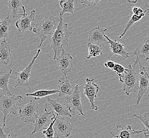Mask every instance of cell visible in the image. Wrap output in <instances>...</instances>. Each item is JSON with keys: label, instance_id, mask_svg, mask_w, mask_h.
<instances>
[{"label": "cell", "instance_id": "6da1fadb", "mask_svg": "<svg viewBox=\"0 0 149 138\" xmlns=\"http://www.w3.org/2000/svg\"><path fill=\"white\" fill-rule=\"evenodd\" d=\"M60 18L58 26L53 36L49 39L51 48L54 52V60L61 54L63 46L69 45V38L72 34V32L68 28V24L64 22L62 17H60Z\"/></svg>", "mask_w": 149, "mask_h": 138}, {"label": "cell", "instance_id": "7a4b0ae2", "mask_svg": "<svg viewBox=\"0 0 149 138\" xmlns=\"http://www.w3.org/2000/svg\"><path fill=\"white\" fill-rule=\"evenodd\" d=\"M60 18L54 16L45 17L39 23L35 24L33 32L36 33L37 38L40 39V43L38 47L40 48L47 39H49L58 26Z\"/></svg>", "mask_w": 149, "mask_h": 138}, {"label": "cell", "instance_id": "3957f363", "mask_svg": "<svg viewBox=\"0 0 149 138\" xmlns=\"http://www.w3.org/2000/svg\"><path fill=\"white\" fill-rule=\"evenodd\" d=\"M23 99L21 95H8L2 92L0 95V111L3 114V127L6 126L7 117L10 114L15 115L17 109H19L17 104L20 103Z\"/></svg>", "mask_w": 149, "mask_h": 138}, {"label": "cell", "instance_id": "277c9868", "mask_svg": "<svg viewBox=\"0 0 149 138\" xmlns=\"http://www.w3.org/2000/svg\"><path fill=\"white\" fill-rule=\"evenodd\" d=\"M119 81L123 84V90L126 96L135 93L139 90V77L135 69L130 64L123 75L119 78Z\"/></svg>", "mask_w": 149, "mask_h": 138}, {"label": "cell", "instance_id": "5b68a950", "mask_svg": "<svg viewBox=\"0 0 149 138\" xmlns=\"http://www.w3.org/2000/svg\"><path fill=\"white\" fill-rule=\"evenodd\" d=\"M44 111L49 115H56L59 117L72 116L65 102L59 99H52L49 97H46Z\"/></svg>", "mask_w": 149, "mask_h": 138}, {"label": "cell", "instance_id": "8992f818", "mask_svg": "<svg viewBox=\"0 0 149 138\" xmlns=\"http://www.w3.org/2000/svg\"><path fill=\"white\" fill-rule=\"evenodd\" d=\"M35 51L37 52L36 55L33 57V60L26 69H24L21 72H15L13 73H12V75L15 77L14 79L15 82V85L14 86V88L19 87H27L29 90H31L29 84V79L31 76V71L33 68V65L42 51L40 49H38L37 51Z\"/></svg>", "mask_w": 149, "mask_h": 138}, {"label": "cell", "instance_id": "52a82bcc", "mask_svg": "<svg viewBox=\"0 0 149 138\" xmlns=\"http://www.w3.org/2000/svg\"><path fill=\"white\" fill-rule=\"evenodd\" d=\"M38 105L35 101L31 100L19 109V115L22 123H34L38 116Z\"/></svg>", "mask_w": 149, "mask_h": 138}, {"label": "cell", "instance_id": "ba28073f", "mask_svg": "<svg viewBox=\"0 0 149 138\" xmlns=\"http://www.w3.org/2000/svg\"><path fill=\"white\" fill-rule=\"evenodd\" d=\"M81 92L79 85L77 84L75 86L74 91L71 95L65 97V102L68 105L72 116L77 112H79V115H84L81 98Z\"/></svg>", "mask_w": 149, "mask_h": 138}, {"label": "cell", "instance_id": "9c48e42d", "mask_svg": "<svg viewBox=\"0 0 149 138\" xmlns=\"http://www.w3.org/2000/svg\"><path fill=\"white\" fill-rule=\"evenodd\" d=\"M53 128L55 132L54 138H59L62 137L68 138L73 129V127L70 121L64 117L57 116H56Z\"/></svg>", "mask_w": 149, "mask_h": 138}, {"label": "cell", "instance_id": "30bf717a", "mask_svg": "<svg viewBox=\"0 0 149 138\" xmlns=\"http://www.w3.org/2000/svg\"><path fill=\"white\" fill-rule=\"evenodd\" d=\"M94 80L93 79L86 78V84H84V93L89 100L91 110L97 111L98 109V107L95 104V99L97 97L100 87L98 84L93 82Z\"/></svg>", "mask_w": 149, "mask_h": 138}, {"label": "cell", "instance_id": "8fae6325", "mask_svg": "<svg viewBox=\"0 0 149 138\" xmlns=\"http://www.w3.org/2000/svg\"><path fill=\"white\" fill-rule=\"evenodd\" d=\"M139 90L137 96L136 103L135 106H137L140 103L144 93H146L149 87V75L145 66L140 63L139 66Z\"/></svg>", "mask_w": 149, "mask_h": 138}, {"label": "cell", "instance_id": "7c38bea8", "mask_svg": "<svg viewBox=\"0 0 149 138\" xmlns=\"http://www.w3.org/2000/svg\"><path fill=\"white\" fill-rule=\"evenodd\" d=\"M55 60L56 61L57 65L60 71L65 76V78H67L68 73L71 72L72 69L73 67L72 63L73 58L71 55L66 53L63 48L61 54Z\"/></svg>", "mask_w": 149, "mask_h": 138}, {"label": "cell", "instance_id": "4fadbf2b", "mask_svg": "<svg viewBox=\"0 0 149 138\" xmlns=\"http://www.w3.org/2000/svg\"><path fill=\"white\" fill-rule=\"evenodd\" d=\"M36 13V11L33 10L30 15H28L26 9H24V14L22 15V17L15 22V27L17 28L19 32L23 33L26 31L33 30L31 22L35 20Z\"/></svg>", "mask_w": 149, "mask_h": 138}, {"label": "cell", "instance_id": "5bb4252c", "mask_svg": "<svg viewBox=\"0 0 149 138\" xmlns=\"http://www.w3.org/2000/svg\"><path fill=\"white\" fill-rule=\"evenodd\" d=\"M141 133H142V130L133 129L131 125H118L110 131V134L114 138H134L135 135Z\"/></svg>", "mask_w": 149, "mask_h": 138}, {"label": "cell", "instance_id": "9a60e30c", "mask_svg": "<svg viewBox=\"0 0 149 138\" xmlns=\"http://www.w3.org/2000/svg\"><path fill=\"white\" fill-rule=\"evenodd\" d=\"M134 54L136 56L135 60H133L135 65L149 60V36L137 47L134 51Z\"/></svg>", "mask_w": 149, "mask_h": 138}, {"label": "cell", "instance_id": "2e32d148", "mask_svg": "<svg viewBox=\"0 0 149 138\" xmlns=\"http://www.w3.org/2000/svg\"><path fill=\"white\" fill-rule=\"evenodd\" d=\"M107 40V43L110 45V48L112 53L114 56L128 59L130 55L128 52L126 51L125 46L118 42L117 39H111L107 35H104Z\"/></svg>", "mask_w": 149, "mask_h": 138}, {"label": "cell", "instance_id": "e0dca14e", "mask_svg": "<svg viewBox=\"0 0 149 138\" xmlns=\"http://www.w3.org/2000/svg\"><path fill=\"white\" fill-rule=\"evenodd\" d=\"M107 29H102L99 26L93 28L90 31L88 42L95 45H100L101 43L107 42L105 38V33Z\"/></svg>", "mask_w": 149, "mask_h": 138}, {"label": "cell", "instance_id": "ac0fdd59", "mask_svg": "<svg viewBox=\"0 0 149 138\" xmlns=\"http://www.w3.org/2000/svg\"><path fill=\"white\" fill-rule=\"evenodd\" d=\"M52 121V117H50V115L45 112V113L39 115L33 123L34 129L31 135H33L35 133L43 131L47 129L50 125Z\"/></svg>", "mask_w": 149, "mask_h": 138}, {"label": "cell", "instance_id": "d6986e66", "mask_svg": "<svg viewBox=\"0 0 149 138\" xmlns=\"http://www.w3.org/2000/svg\"><path fill=\"white\" fill-rule=\"evenodd\" d=\"M58 93V97L61 98L62 97H66L71 95L74 92L75 87H74L69 80L66 78H62L58 81V84L57 85Z\"/></svg>", "mask_w": 149, "mask_h": 138}, {"label": "cell", "instance_id": "ffe728a7", "mask_svg": "<svg viewBox=\"0 0 149 138\" xmlns=\"http://www.w3.org/2000/svg\"><path fill=\"white\" fill-rule=\"evenodd\" d=\"M11 57L12 51L11 46L6 39H4L0 46V64L8 66L11 61Z\"/></svg>", "mask_w": 149, "mask_h": 138}, {"label": "cell", "instance_id": "44dd1931", "mask_svg": "<svg viewBox=\"0 0 149 138\" xmlns=\"http://www.w3.org/2000/svg\"><path fill=\"white\" fill-rule=\"evenodd\" d=\"M9 10L12 12V19H15L18 15H22L24 14V9L25 7L22 4V2L20 0H9L5 2Z\"/></svg>", "mask_w": 149, "mask_h": 138}, {"label": "cell", "instance_id": "7402d4cb", "mask_svg": "<svg viewBox=\"0 0 149 138\" xmlns=\"http://www.w3.org/2000/svg\"><path fill=\"white\" fill-rule=\"evenodd\" d=\"M13 73L12 69H10L9 72H0V89L3 90V93L11 96L12 93L9 90V83Z\"/></svg>", "mask_w": 149, "mask_h": 138}, {"label": "cell", "instance_id": "603a6c76", "mask_svg": "<svg viewBox=\"0 0 149 138\" xmlns=\"http://www.w3.org/2000/svg\"><path fill=\"white\" fill-rule=\"evenodd\" d=\"M12 22V19L9 17L5 18L2 23L0 24V40L5 39L6 38L11 31V24Z\"/></svg>", "mask_w": 149, "mask_h": 138}, {"label": "cell", "instance_id": "cb8c5ba5", "mask_svg": "<svg viewBox=\"0 0 149 138\" xmlns=\"http://www.w3.org/2000/svg\"><path fill=\"white\" fill-rule=\"evenodd\" d=\"M62 11L60 13V17L66 13L73 14L74 12V0H61L59 1Z\"/></svg>", "mask_w": 149, "mask_h": 138}, {"label": "cell", "instance_id": "d4e9b609", "mask_svg": "<svg viewBox=\"0 0 149 138\" xmlns=\"http://www.w3.org/2000/svg\"><path fill=\"white\" fill-rule=\"evenodd\" d=\"M59 91L57 90H37L33 93H26L27 97H33L36 101H38L42 98L47 97L55 93H58Z\"/></svg>", "mask_w": 149, "mask_h": 138}, {"label": "cell", "instance_id": "484cf974", "mask_svg": "<svg viewBox=\"0 0 149 138\" xmlns=\"http://www.w3.org/2000/svg\"><path fill=\"white\" fill-rule=\"evenodd\" d=\"M87 46L88 47V55L86 56L87 59L97 57L102 54L103 47L102 45H95L89 43Z\"/></svg>", "mask_w": 149, "mask_h": 138}, {"label": "cell", "instance_id": "4316f807", "mask_svg": "<svg viewBox=\"0 0 149 138\" xmlns=\"http://www.w3.org/2000/svg\"><path fill=\"white\" fill-rule=\"evenodd\" d=\"M133 117L139 119L143 123L144 128L143 130H142V133H144V135L146 138L149 137V112H146L143 115L134 114Z\"/></svg>", "mask_w": 149, "mask_h": 138}, {"label": "cell", "instance_id": "83f0119b", "mask_svg": "<svg viewBox=\"0 0 149 138\" xmlns=\"http://www.w3.org/2000/svg\"><path fill=\"white\" fill-rule=\"evenodd\" d=\"M143 17H144V15H132L131 17L130 20L128 21L127 24L126 25L124 32L119 36L118 38L121 39L125 35V34L126 33L127 30H129V29L131 28L132 26H133L135 22L139 21L142 18H143Z\"/></svg>", "mask_w": 149, "mask_h": 138}, {"label": "cell", "instance_id": "f1b7e54d", "mask_svg": "<svg viewBox=\"0 0 149 138\" xmlns=\"http://www.w3.org/2000/svg\"><path fill=\"white\" fill-rule=\"evenodd\" d=\"M56 116V115H53L52 121L51 122L50 125L49 126L47 129L42 131V133L45 135L46 138H54L55 132H54L53 125H54V124L55 121Z\"/></svg>", "mask_w": 149, "mask_h": 138}, {"label": "cell", "instance_id": "f546056e", "mask_svg": "<svg viewBox=\"0 0 149 138\" xmlns=\"http://www.w3.org/2000/svg\"><path fill=\"white\" fill-rule=\"evenodd\" d=\"M149 8L148 5H145L143 7H136L134 6L133 8L132 11L135 15H144L145 16L146 11Z\"/></svg>", "mask_w": 149, "mask_h": 138}, {"label": "cell", "instance_id": "4dcf8cb0", "mask_svg": "<svg viewBox=\"0 0 149 138\" xmlns=\"http://www.w3.org/2000/svg\"><path fill=\"white\" fill-rule=\"evenodd\" d=\"M112 70L115 71V73H116L117 75L118 76L119 78H120L125 72L126 68H125L124 66H122L120 64H119L118 63H116L115 66L113 68V69Z\"/></svg>", "mask_w": 149, "mask_h": 138}, {"label": "cell", "instance_id": "1f68e13d", "mask_svg": "<svg viewBox=\"0 0 149 138\" xmlns=\"http://www.w3.org/2000/svg\"><path fill=\"white\" fill-rule=\"evenodd\" d=\"M100 0H94V1H87V0H83L81 1V3L82 6L87 5L89 6L94 7L96 6L98 3L100 2Z\"/></svg>", "mask_w": 149, "mask_h": 138}, {"label": "cell", "instance_id": "d6a6232c", "mask_svg": "<svg viewBox=\"0 0 149 138\" xmlns=\"http://www.w3.org/2000/svg\"><path fill=\"white\" fill-rule=\"evenodd\" d=\"M3 125L0 123V138H12L10 135L4 132Z\"/></svg>", "mask_w": 149, "mask_h": 138}, {"label": "cell", "instance_id": "836d02e7", "mask_svg": "<svg viewBox=\"0 0 149 138\" xmlns=\"http://www.w3.org/2000/svg\"><path fill=\"white\" fill-rule=\"evenodd\" d=\"M109 60L107 61L106 63H104V66L106 68L113 70V68L115 66L116 63H115L113 61L110 60V59H109Z\"/></svg>", "mask_w": 149, "mask_h": 138}, {"label": "cell", "instance_id": "e575fe53", "mask_svg": "<svg viewBox=\"0 0 149 138\" xmlns=\"http://www.w3.org/2000/svg\"><path fill=\"white\" fill-rule=\"evenodd\" d=\"M127 2H129V3H135L137 2V1H127Z\"/></svg>", "mask_w": 149, "mask_h": 138}, {"label": "cell", "instance_id": "d590c367", "mask_svg": "<svg viewBox=\"0 0 149 138\" xmlns=\"http://www.w3.org/2000/svg\"><path fill=\"white\" fill-rule=\"evenodd\" d=\"M2 21H2V20L0 19V24H1L2 23Z\"/></svg>", "mask_w": 149, "mask_h": 138}]
</instances>
